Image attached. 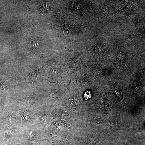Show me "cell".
<instances>
[{
  "mask_svg": "<svg viewBox=\"0 0 145 145\" xmlns=\"http://www.w3.org/2000/svg\"><path fill=\"white\" fill-rule=\"evenodd\" d=\"M63 30L64 32L65 33H69L70 31V29L69 27L66 25L64 26L63 27Z\"/></svg>",
  "mask_w": 145,
  "mask_h": 145,
  "instance_id": "cell-10",
  "label": "cell"
},
{
  "mask_svg": "<svg viewBox=\"0 0 145 145\" xmlns=\"http://www.w3.org/2000/svg\"><path fill=\"white\" fill-rule=\"evenodd\" d=\"M41 133L39 128L34 125L23 129L21 138L26 145H33L37 143Z\"/></svg>",
  "mask_w": 145,
  "mask_h": 145,
  "instance_id": "cell-2",
  "label": "cell"
},
{
  "mask_svg": "<svg viewBox=\"0 0 145 145\" xmlns=\"http://www.w3.org/2000/svg\"><path fill=\"white\" fill-rule=\"evenodd\" d=\"M6 109L7 108H5L4 107L3 104H0V115H3Z\"/></svg>",
  "mask_w": 145,
  "mask_h": 145,
  "instance_id": "cell-7",
  "label": "cell"
},
{
  "mask_svg": "<svg viewBox=\"0 0 145 145\" xmlns=\"http://www.w3.org/2000/svg\"><path fill=\"white\" fill-rule=\"evenodd\" d=\"M3 117L2 122L7 125L17 126L16 115L15 106L7 108Z\"/></svg>",
  "mask_w": 145,
  "mask_h": 145,
  "instance_id": "cell-4",
  "label": "cell"
},
{
  "mask_svg": "<svg viewBox=\"0 0 145 145\" xmlns=\"http://www.w3.org/2000/svg\"><path fill=\"white\" fill-rule=\"evenodd\" d=\"M77 2H73L72 4V6L74 9H79L80 8V4Z\"/></svg>",
  "mask_w": 145,
  "mask_h": 145,
  "instance_id": "cell-8",
  "label": "cell"
},
{
  "mask_svg": "<svg viewBox=\"0 0 145 145\" xmlns=\"http://www.w3.org/2000/svg\"><path fill=\"white\" fill-rule=\"evenodd\" d=\"M85 99L86 100H88L91 98V93L90 92L88 91L86 92L84 94Z\"/></svg>",
  "mask_w": 145,
  "mask_h": 145,
  "instance_id": "cell-9",
  "label": "cell"
},
{
  "mask_svg": "<svg viewBox=\"0 0 145 145\" xmlns=\"http://www.w3.org/2000/svg\"><path fill=\"white\" fill-rule=\"evenodd\" d=\"M23 129L17 126L4 124L1 133L7 140H11L21 138Z\"/></svg>",
  "mask_w": 145,
  "mask_h": 145,
  "instance_id": "cell-3",
  "label": "cell"
},
{
  "mask_svg": "<svg viewBox=\"0 0 145 145\" xmlns=\"http://www.w3.org/2000/svg\"><path fill=\"white\" fill-rule=\"evenodd\" d=\"M27 42L32 47L36 48L40 46L41 42L38 38L34 37L29 38L27 40Z\"/></svg>",
  "mask_w": 145,
  "mask_h": 145,
  "instance_id": "cell-6",
  "label": "cell"
},
{
  "mask_svg": "<svg viewBox=\"0 0 145 145\" xmlns=\"http://www.w3.org/2000/svg\"><path fill=\"white\" fill-rule=\"evenodd\" d=\"M17 126L23 129L28 128L35 124L37 110L22 106H15Z\"/></svg>",
  "mask_w": 145,
  "mask_h": 145,
  "instance_id": "cell-1",
  "label": "cell"
},
{
  "mask_svg": "<svg viewBox=\"0 0 145 145\" xmlns=\"http://www.w3.org/2000/svg\"><path fill=\"white\" fill-rule=\"evenodd\" d=\"M115 96L116 102L119 104L121 107H124L125 103L123 98V94L119 89H117L113 84L110 88Z\"/></svg>",
  "mask_w": 145,
  "mask_h": 145,
  "instance_id": "cell-5",
  "label": "cell"
}]
</instances>
